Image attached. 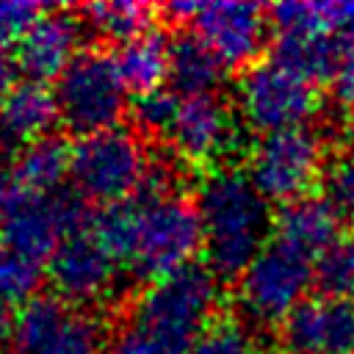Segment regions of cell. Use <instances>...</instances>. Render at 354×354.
Here are the masks:
<instances>
[{"instance_id":"1","label":"cell","mask_w":354,"mask_h":354,"mask_svg":"<svg viewBox=\"0 0 354 354\" xmlns=\"http://www.w3.org/2000/svg\"><path fill=\"white\" fill-rule=\"evenodd\" d=\"M218 277L199 263L152 282L111 340L108 354H194L202 332L216 321Z\"/></svg>"},{"instance_id":"2","label":"cell","mask_w":354,"mask_h":354,"mask_svg":"<svg viewBox=\"0 0 354 354\" xmlns=\"http://www.w3.org/2000/svg\"><path fill=\"white\" fill-rule=\"evenodd\" d=\"M194 205L205 232L207 268L216 277L238 279L266 249V232L274 227L268 199L243 169L216 166L199 180Z\"/></svg>"},{"instance_id":"3","label":"cell","mask_w":354,"mask_h":354,"mask_svg":"<svg viewBox=\"0 0 354 354\" xmlns=\"http://www.w3.org/2000/svg\"><path fill=\"white\" fill-rule=\"evenodd\" d=\"M133 235L124 263L141 279H163L194 263L205 249L199 210L183 194L169 196H130Z\"/></svg>"},{"instance_id":"4","label":"cell","mask_w":354,"mask_h":354,"mask_svg":"<svg viewBox=\"0 0 354 354\" xmlns=\"http://www.w3.org/2000/svg\"><path fill=\"white\" fill-rule=\"evenodd\" d=\"M235 105L241 122L266 136L290 127H307L321 108V94L313 80L296 75L279 61H257L238 77Z\"/></svg>"},{"instance_id":"5","label":"cell","mask_w":354,"mask_h":354,"mask_svg":"<svg viewBox=\"0 0 354 354\" xmlns=\"http://www.w3.org/2000/svg\"><path fill=\"white\" fill-rule=\"evenodd\" d=\"M149 158L133 130L111 127L75 141L72 147V183L83 199L100 205H119L136 196Z\"/></svg>"},{"instance_id":"6","label":"cell","mask_w":354,"mask_h":354,"mask_svg":"<svg viewBox=\"0 0 354 354\" xmlns=\"http://www.w3.org/2000/svg\"><path fill=\"white\" fill-rule=\"evenodd\" d=\"M55 102L61 122L83 138L116 127L124 113L127 86L108 53L83 50L58 77Z\"/></svg>"},{"instance_id":"7","label":"cell","mask_w":354,"mask_h":354,"mask_svg":"<svg viewBox=\"0 0 354 354\" xmlns=\"http://www.w3.org/2000/svg\"><path fill=\"white\" fill-rule=\"evenodd\" d=\"M324 166V138L310 127H290L252 144L246 174L268 202L288 205L321 183Z\"/></svg>"},{"instance_id":"8","label":"cell","mask_w":354,"mask_h":354,"mask_svg":"<svg viewBox=\"0 0 354 354\" xmlns=\"http://www.w3.org/2000/svg\"><path fill=\"white\" fill-rule=\"evenodd\" d=\"M14 354H105V324L61 296H36L14 318Z\"/></svg>"},{"instance_id":"9","label":"cell","mask_w":354,"mask_h":354,"mask_svg":"<svg viewBox=\"0 0 354 354\" xmlns=\"http://www.w3.org/2000/svg\"><path fill=\"white\" fill-rule=\"evenodd\" d=\"M315 271L307 260L279 243H268L238 277L235 301L246 321L257 326L282 324L304 299Z\"/></svg>"},{"instance_id":"10","label":"cell","mask_w":354,"mask_h":354,"mask_svg":"<svg viewBox=\"0 0 354 354\" xmlns=\"http://www.w3.org/2000/svg\"><path fill=\"white\" fill-rule=\"evenodd\" d=\"M86 230V210L72 196L22 194L0 221V241L22 257L50 260L64 238Z\"/></svg>"},{"instance_id":"11","label":"cell","mask_w":354,"mask_h":354,"mask_svg":"<svg viewBox=\"0 0 354 354\" xmlns=\"http://www.w3.org/2000/svg\"><path fill=\"white\" fill-rule=\"evenodd\" d=\"M47 279L55 296L72 304H100L108 301L119 285V260L86 227L64 238L53 252L47 260Z\"/></svg>"},{"instance_id":"12","label":"cell","mask_w":354,"mask_h":354,"mask_svg":"<svg viewBox=\"0 0 354 354\" xmlns=\"http://www.w3.org/2000/svg\"><path fill=\"white\" fill-rule=\"evenodd\" d=\"M235 111L218 94L180 97L177 119L169 130L171 149L191 166H210L238 147Z\"/></svg>"},{"instance_id":"13","label":"cell","mask_w":354,"mask_h":354,"mask_svg":"<svg viewBox=\"0 0 354 354\" xmlns=\"http://www.w3.org/2000/svg\"><path fill=\"white\" fill-rule=\"evenodd\" d=\"M288 354H354V299L310 296L282 324Z\"/></svg>"},{"instance_id":"14","label":"cell","mask_w":354,"mask_h":354,"mask_svg":"<svg viewBox=\"0 0 354 354\" xmlns=\"http://www.w3.org/2000/svg\"><path fill=\"white\" fill-rule=\"evenodd\" d=\"M271 17L257 3H202L194 25L196 36L224 66H252L266 47ZM257 64V61H254Z\"/></svg>"},{"instance_id":"15","label":"cell","mask_w":354,"mask_h":354,"mask_svg":"<svg viewBox=\"0 0 354 354\" xmlns=\"http://www.w3.org/2000/svg\"><path fill=\"white\" fill-rule=\"evenodd\" d=\"M83 25L72 11L50 6L30 30L17 41L14 64L25 75V80H50L61 77L64 69L83 53Z\"/></svg>"},{"instance_id":"16","label":"cell","mask_w":354,"mask_h":354,"mask_svg":"<svg viewBox=\"0 0 354 354\" xmlns=\"http://www.w3.org/2000/svg\"><path fill=\"white\" fill-rule=\"evenodd\" d=\"M340 216L321 196H301L282 205L274 216V243L301 260H321L340 241Z\"/></svg>"},{"instance_id":"17","label":"cell","mask_w":354,"mask_h":354,"mask_svg":"<svg viewBox=\"0 0 354 354\" xmlns=\"http://www.w3.org/2000/svg\"><path fill=\"white\" fill-rule=\"evenodd\" d=\"M58 119L55 91L39 80H19L0 102V144L22 149L47 138Z\"/></svg>"},{"instance_id":"18","label":"cell","mask_w":354,"mask_h":354,"mask_svg":"<svg viewBox=\"0 0 354 354\" xmlns=\"http://www.w3.org/2000/svg\"><path fill=\"white\" fill-rule=\"evenodd\" d=\"M224 69L221 58L196 33H180L169 41V83L183 100L216 94Z\"/></svg>"},{"instance_id":"19","label":"cell","mask_w":354,"mask_h":354,"mask_svg":"<svg viewBox=\"0 0 354 354\" xmlns=\"http://www.w3.org/2000/svg\"><path fill=\"white\" fill-rule=\"evenodd\" d=\"M14 180L25 194H53L66 174H72V147L47 136L22 149L11 163Z\"/></svg>"},{"instance_id":"20","label":"cell","mask_w":354,"mask_h":354,"mask_svg":"<svg viewBox=\"0 0 354 354\" xmlns=\"http://www.w3.org/2000/svg\"><path fill=\"white\" fill-rule=\"evenodd\" d=\"M340 55H343V47L332 33L296 30V33H277L271 58L315 83L321 77L332 80V72H335Z\"/></svg>"},{"instance_id":"21","label":"cell","mask_w":354,"mask_h":354,"mask_svg":"<svg viewBox=\"0 0 354 354\" xmlns=\"http://www.w3.org/2000/svg\"><path fill=\"white\" fill-rule=\"evenodd\" d=\"M113 61L127 91H136L138 97L158 91L160 83L169 80V41L158 30L119 44Z\"/></svg>"},{"instance_id":"22","label":"cell","mask_w":354,"mask_h":354,"mask_svg":"<svg viewBox=\"0 0 354 354\" xmlns=\"http://www.w3.org/2000/svg\"><path fill=\"white\" fill-rule=\"evenodd\" d=\"M86 25L100 33L108 41H130L136 36L149 33L155 8L138 0H102V3H88L80 8Z\"/></svg>"},{"instance_id":"23","label":"cell","mask_w":354,"mask_h":354,"mask_svg":"<svg viewBox=\"0 0 354 354\" xmlns=\"http://www.w3.org/2000/svg\"><path fill=\"white\" fill-rule=\"evenodd\" d=\"M39 285V266L0 241V304H28Z\"/></svg>"},{"instance_id":"24","label":"cell","mask_w":354,"mask_h":354,"mask_svg":"<svg viewBox=\"0 0 354 354\" xmlns=\"http://www.w3.org/2000/svg\"><path fill=\"white\" fill-rule=\"evenodd\" d=\"M315 279L326 296H354V238H340L318 260Z\"/></svg>"},{"instance_id":"25","label":"cell","mask_w":354,"mask_h":354,"mask_svg":"<svg viewBox=\"0 0 354 354\" xmlns=\"http://www.w3.org/2000/svg\"><path fill=\"white\" fill-rule=\"evenodd\" d=\"M194 354H260L254 332L235 318H216L194 346Z\"/></svg>"},{"instance_id":"26","label":"cell","mask_w":354,"mask_h":354,"mask_svg":"<svg viewBox=\"0 0 354 354\" xmlns=\"http://www.w3.org/2000/svg\"><path fill=\"white\" fill-rule=\"evenodd\" d=\"M321 199L340 218H354V152L326 160L321 174Z\"/></svg>"},{"instance_id":"27","label":"cell","mask_w":354,"mask_h":354,"mask_svg":"<svg viewBox=\"0 0 354 354\" xmlns=\"http://www.w3.org/2000/svg\"><path fill=\"white\" fill-rule=\"evenodd\" d=\"M177 111H180V97L166 88L141 94L133 105V116H136L138 127L144 133H158V136H169V130L177 119Z\"/></svg>"},{"instance_id":"28","label":"cell","mask_w":354,"mask_h":354,"mask_svg":"<svg viewBox=\"0 0 354 354\" xmlns=\"http://www.w3.org/2000/svg\"><path fill=\"white\" fill-rule=\"evenodd\" d=\"M47 8L50 6H39L30 0H0V47L8 41H19Z\"/></svg>"},{"instance_id":"29","label":"cell","mask_w":354,"mask_h":354,"mask_svg":"<svg viewBox=\"0 0 354 354\" xmlns=\"http://www.w3.org/2000/svg\"><path fill=\"white\" fill-rule=\"evenodd\" d=\"M332 91L343 105H354V47L343 50L332 72Z\"/></svg>"},{"instance_id":"30","label":"cell","mask_w":354,"mask_h":354,"mask_svg":"<svg viewBox=\"0 0 354 354\" xmlns=\"http://www.w3.org/2000/svg\"><path fill=\"white\" fill-rule=\"evenodd\" d=\"M332 33L343 50L354 47V3H332Z\"/></svg>"},{"instance_id":"31","label":"cell","mask_w":354,"mask_h":354,"mask_svg":"<svg viewBox=\"0 0 354 354\" xmlns=\"http://www.w3.org/2000/svg\"><path fill=\"white\" fill-rule=\"evenodd\" d=\"M22 194H25V191L17 185L14 171L0 163V221H3V216L17 205V199H19Z\"/></svg>"},{"instance_id":"32","label":"cell","mask_w":354,"mask_h":354,"mask_svg":"<svg viewBox=\"0 0 354 354\" xmlns=\"http://www.w3.org/2000/svg\"><path fill=\"white\" fill-rule=\"evenodd\" d=\"M199 8H202V3H166L163 6V14L171 19V22H194L196 19V14H199Z\"/></svg>"},{"instance_id":"33","label":"cell","mask_w":354,"mask_h":354,"mask_svg":"<svg viewBox=\"0 0 354 354\" xmlns=\"http://www.w3.org/2000/svg\"><path fill=\"white\" fill-rule=\"evenodd\" d=\"M14 69H17L14 58H8V55L3 53V47H0V102H3L6 94L14 88Z\"/></svg>"},{"instance_id":"34","label":"cell","mask_w":354,"mask_h":354,"mask_svg":"<svg viewBox=\"0 0 354 354\" xmlns=\"http://www.w3.org/2000/svg\"><path fill=\"white\" fill-rule=\"evenodd\" d=\"M14 318L17 315H11V310L6 304H0V348L8 346L14 337Z\"/></svg>"},{"instance_id":"35","label":"cell","mask_w":354,"mask_h":354,"mask_svg":"<svg viewBox=\"0 0 354 354\" xmlns=\"http://www.w3.org/2000/svg\"><path fill=\"white\" fill-rule=\"evenodd\" d=\"M266 354H288V351H266Z\"/></svg>"}]
</instances>
